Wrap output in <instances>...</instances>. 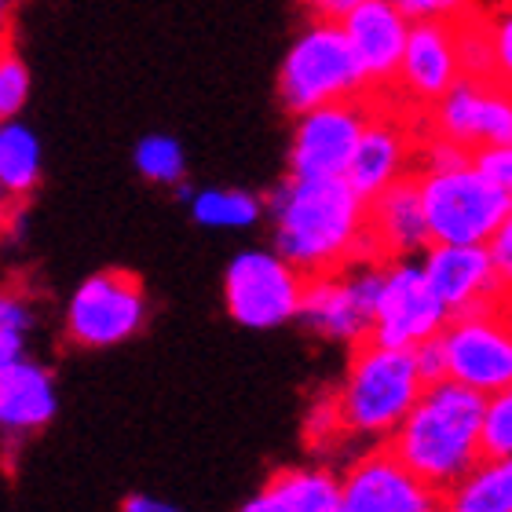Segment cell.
<instances>
[{
  "label": "cell",
  "mask_w": 512,
  "mask_h": 512,
  "mask_svg": "<svg viewBox=\"0 0 512 512\" xmlns=\"http://www.w3.org/2000/svg\"><path fill=\"white\" fill-rule=\"evenodd\" d=\"M487 37H491V52L494 66H498V77H509L512 70V15L509 11H494L491 22H487Z\"/></svg>",
  "instance_id": "obj_29"
},
{
  "label": "cell",
  "mask_w": 512,
  "mask_h": 512,
  "mask_svg": "<svg viewBox=\"0 0 512 512\" xmlns=\"http://www.w3.org/2000/svg\"><path fill=\"white\" fill-rule=\"evenodd\" d=\"M366 238L377 260H410L432 246L414 176L395 180L366 202Z\"/></svg>",
  "instance_id": "obj_18"
},
{
  "label": "cell",
  "mask_w": 512,
  "mask_h": 512,
  "mask_svg": "<svg viewBox=\"0 0 512 512\" xmlns=\"http://www.w3.org/2000/svg\"><path fill=\"white\" fill-rule=\"evenodd\" d=\"M406 22H469L480 15V0H388Z\"/></svg>",
  "instance_id": "obj_27"
},
{
  "label": "cell",
  "mask_w": 512,
  "mask_h": 512,
  "mask_svg": "<svg viewBox=\"0 0 512 512\" xmlns=\"http://www.w3.org/2000/svg\"><path fill=\"white\" fill-rule=\"evenodd\" d=\"M461 77L458 30L450 22H410L392 88L410 110H428Z\"/></svg>",
  "instance_id": "obj_15"
},
{
  "label": "cell",
  "mask_w": 512,
  "mask_h": 512,
  "mask_svg": "<svg viewBox=\"0 0 512 512\" xmlns=\"http://www.w3.org/2000/svg\"><path fill=\"white\" fill-rule=\"evenodd\" d=\"M0 326H11V330H26V326H30V308H26L19 297H11V293H0Z\"/></svg>",
  "instance_id": "obj_35"
},
{
  "label": "cell",
  "mask_w": 512,
  "mask_h": 512,
  "mask_svg": "<svg viewBox=\"0 0 512 512\" xmlns=\"http://www.w3.org/2000/svg\"><path fill=\"white\" fill-rule=\"evenodd\" d=\"M337 436H344V428H341V421H337V406H333V395H330V399H322V403L311 410L308 439L315 443V447H322V443L330 447Z\"/></svg>",
  "instance_id": "obj_30"
},
{
  "label": "cell",
  "mask_w": 512,
  "mask_h": 512,
  "mask_svg": "<svg viewBox=\"0 0 512 512\" xmlns=\"http://www.w3.org/2000/svg\"><path fill=\"white\" fill-rule=\"evenodd\" d=\"M59 410V392L48 366L22 355L19 363L0 370V432L8 439L33 436L52 425Z\"/></svg>",
  "instance_id": "obj_19"
},
{
  "label": "cell",
  "mask_w": 512,
  "mask_h": 512,
  "mask_svg": "<svg viewBox=\"0 0 512 512\" xmlns=\"http://www.w3.org/2000/svg\"><path fill=\"white\" fill-rule=\"evenodd\" d=\"M370 107L374 103L363 96L297 114L293 143H289V176H297V180L344 176L355 154V143L363 136L366 118H370Z\"/></svg>",
  "instance_id": "obj_11"
},
{
  "label": "cell",
  "mask_w": 512,
  "mask_h": 512,
  "mask_svg": "<svg viewBox=\"0 0 512 512\" xmlns=\"http://www.w3.org/2000/svg\"><path fill=\"white\" fill-rule=\"evenodd\" d=\"M425 282L450 315H465L476 308L505 304L509 278L494 271L491 256L483 246H428L421 260Z\"/></svg>",
  "instance_id": "obj_16"
},
{
  "label": "cell",
  "mask_w": 512,
  "mask_h": 512,
  "mask_svg": "<svg viewBox=\"0 0 512 512\" xmlns=\"http://www.w3.org/2000/svg\"><path fill=\"white\" fill-rule=\"evenodd\" d=\"M443 494L417 480L392 450H370L344 472L337 512H436Z\"/></svg>",
  "instance_id": "obj_13"
},
{
  "label": "cell",
  "mask_w": 512,
  "mask_h": 512,
  "mask_svg": "<svg viewBox=\"0 0 512 512\" xmlns=\"http://www.w3.org/2000/svg\"><path fill=\"white\" fill-rule=\"evenodd\" d=\"M381 271L384 260H355L341 271L308 278L297 319L326 341L363 344L370 337Z\"/></svg>",
  "instance_id": "obj_8"
},
{
  "label": "cell",
  "mask_w": 512,
  "mask_h": 512,
  "mask_svg": "<svg viewBox=\"0 0 512 512\" xmlns=\"http://www.w3.org/2000/svg\"><path fill=\"white\" fill-rule=\"evenodd\" d=\"M432 136H443L465 150L483 143H512V103L505 81L458 77L447 96L432 103Z\"/></svg>",
  "instance_id": "obj_12"
},
{
  "label": "cell",
  "mask_w": 512,
  "mask_h": 512,
  "mask_svg": "<svg viewBox=\"0 0 512 512\" xmlns=\"http://www.w3.org/2000/svg\"><path fill=\"white\" fill-rule=\"evenodd\" d=\"M264 213L275 227V253L304 278L330 275L355 260H377L366 238V202L344 176H289L271 191Z\"/></svg>",
  "instance_id": "obj_1"
},
{
  "label": "cell",
  "mask_w": 512,
  "mask_h": 512,
  "mask_svg": "<svg viewBox=\"0 0 512 512\" xmlns=\"http://www.w3.org/2000/svg\"><path fill=\"white\" fill-rule=\"evenodd\" d=\"M447 381L480 395L509 392L512 384V326L505 304L450 315L439 330Z\"/></svg>",
  "instance_id": "obj_6"
},
{
  "label": "cell",
  "mask_w": 512,
  "mask_h": 512,
  "mask_svg": "<svg viewBox=\"0 0 512 512\" xmlns=\"http://www.w3.org/2000/svg\"><path fill=\"white\" fill-rule=\"evenodd\" d=\"M483 249H487V256H491L494 271H498L502 278H509L512 275V220H505V224L483 242Z\"/></svg>",
  "instance_id": "obj_32"
},
{
  "label": "cell",
  "mask_w": 512,
  "mask_h": 512,
  "mask_svg": "<svg viewBox=\"0 0 512 512\" xmlns=\"http://www.w3.org/2000/svg\"><path fill=\"white\" fill-rule=\"evenodd\" d=\"M11 4H15V0H0V33H4V22H8V15H11Z\"/></svg>",
  "instance_id": "obj_38"
},
{
  "label": "cell",
  "mask_w": 512,
  "mask_h": 512,
  "mask_svg": "<svg viewBox=\"0 0 512 512\" xmlns=\"http://www.w3.org/2000/svg\"><path fill=\"white\" fill-rule=\"evenodd\" d=\"M421 388H425V381L417 374L414 352L384 348L374 341L355 344L348 374L333 395L344 436L388 443L406 410L421 395Z\"/></svg>",
  "instance_id": "obj_3"
},
{
  "label": "cell",
  "mask_w": 512,
  "mask_h": 512,
  "mask_svg": "<svg viewBox=\"0 0 512 512\" xmlns=\"http://www.w3.org/2000/svg\"><path fill=\"white\" fill-rule=\"evenodd\" d=\"M121 512H187V509L165 502V498H154V494H128L125 502H121Z\"/></svg>",
  "instance_id": "obj_36"
},
{
  "label": "cell",
  "mask_w": 512,
  "mask_h": 512,
  "mask_svg": "<svg viewBox=\"0 0 512 512\" xmlns=\"http://www.w3.org/2000/svg\"><path fill=\"white\" fill-rule=\"evenodd\" d=\"M304 282L275 249H246L224 271L227 315L246 330H278L297 319Z\"/></svg>",
  "instance_id": "obj_7"
},
{
  "label": "cell",
  "mask_w": 512,
  "mask_h": 512,
  "mask_svg": "<svg viewBox=\"0 0 512 512\" xmlns=\"http://www.w3.org/2000/svg\"><path fill=\"white\" fill-rule=\"evenodd\" d=\"M483 395L454 381H432L421 388L399 428L388 439V450L425 480L436 494H447L480 454Z\"/></svg>",
  "instance_id": "obj_2"
},
{
  "label": "cell",
  "mask_w": 512,
  "mask_h": 512,
  "mask_svg": "<svg viewBox=\"0 0 512 512\" xmlns=\"http://www.w3.org/2000/svg\"><path fill=\"white\" fill-rule=\"evenodd\" d=\"M436 512H458V509H450V505H443V502H439V509Z\"/></svg>",
  "instance_id": "obj_39"
},
{
  "label": "cell",
  "mask_w": 512,
  "mask_h": 512,
  "mask_svg": "<svg viewBox=\"0 0 512 512\" xmlns=\"http://www.w3.org/2000/svg\"><path fill=\"white\" fill-rule=\"evenodd\" d=\"M469 161L480 176L512 191V143H483V147L469 150Z\"/></svg>",
  "instance_id": "obj_28"
},
{
  "label": "cell",
  "mask_w": 512,
  "mask_h": 512,
  "mask_svg": "<svg viewBox=\"0 0 512 512\" xmlns=\"http://www.w3.org/2000/svg\"><path fill=\"white\" fill-rule=\"evenodd\" d=\"M8 220H11V198L4 194V187H0V231L8 227Z\"/></svg>",
  "instance_id": "obj_37"
},
{
  "label": "cell",
  "mask_w": 512,
  "mask_h": 512,
  "mask_svg": "<svg viewBox=\"0 0 512 512\" xmlns=\"http://www.w3.org/2000/svg\"><path fill=\"white\" fill-rule=\"evenodd\" d=\"M187 202H191L194 224L209 231H249L264 220L260 194L242 187H205V191H194Z\"/></svg>",
  "instance_id": "obj_23"
},
{
  "label": "cell",
  "mask_w": 512,
  "mask_h": 512,
  "mask_svg": "<svg viewBox=\"0 0 512 512\" xmlns=\"http://www.w3.org/2000/svg\"><path fill=\"white\" fill-rule=\"evenodd\" d=\"M417 161L414 125L403 110H388L384 103L370 107V118L363 125V136L355 143V154L344 169V180L363 202H370L384 187L410 176V165Z\"/></svg>",
  "instance_id": "obj_14"
},
{
  "label": "cell",
  "mask_w": 512,
  "mask_h": 512,
  "mask_svg": "<svg viewBox=\"0 0 512 512\" xmlns=\"http://www.w3.org/2000/svg\"><path fill=\"white\" fill-rule=\"evenodd\" d=\"M414 363H417V374H421V381L432 384V381H443V374H447V363H443V348H439V337H432V341L417 344L414 348Z\"/></svg>",
  "instance_id": "obj_31"
},
{
  "label": "cell",
  "mask_w": 512,
  "mask_h": 512,
  "mask_svg": "<svg viewBox=\"0 0 512 512\" xmlns=\"http://www.w3.org/2000/svg\"><path fill=\"white\" fill-rule=\"evenodd\" d=\"M363 96L366 81L352 59V48L344 41L341 22L311 19L293 37L286 59L278 66V99H282V107L297 118L304 110Z\"/></svg>",
  "instance_id": "obj_5"
},
{
  "label": "cell",
  "mask_w": 512,
  "mask_h": 512,
  "mask_svg": "<svg viewBox=\"0 0 512 512\" xmlns=\"http://www.w3.org/2000/svg\"><path fill=\"white\" fill-rule=\"evenodd\" d=\"M337 491L330 469H282L238 512H337Z\"/></svg>",
  "instance_id": "obj_20"
},
{
  "label": "cell",
  "mask_w": 512,
  "mask_h": 512,
  "mask_svg": "<svg viewBox=\"0 0 512 512\" xmlns=\"http://www.w3.org/2000/svg\"><path fill=\"white\" fill-rule=\"evenodd\" d=\"M480 454L487 461H509L512 458V392L483 395Z\"/></svg>",
  "instance_id": "obj_25"
},
{
  "label": "cell",
  "mask_w": 512,
  "mask_h": 512,
  "mask_svg": "<svg viewBox=\"0 0 512 512\" xmlns=\"http://www.w3.org/2000/svg\"><path fill=\"white\" fill-rule=\"evenodd\" d=\"M30 99V66L15 48H0V121L19 118Z\"/></svg>",
  "instance_id": "obj_26"
},
{
  "label": "cell",
  "mask_w": 512,
  "mask_h": 512,
  "mask_svg": "<svg viewBox=\"0 0 512 512\" xmlns=\"http://www.w3.org/2000/svg\"><path fill=\"white\" fill-rule=\"evenodd\" d=\"M41 139L30 125H22L19 118L0 121V187L11 202H22L37 191L41 183Z\"/></svg>",
  "instance_id": "obj_21"
},
{
  "label": "cell",
  "mask_w": 512,
  "mask_h": 512,
  "mask_svg": "<svg viewBox=\"0 0 512 512\" xmlns=\"http://www.w3.org/2000/svg\"><path fill=\"white\" fill-rule=\"evenodd\" d=\"M443 505L458 512H512V461L480 458L450 487Z\"/></svg>",
  "instance_id": "obj_22"
},
{
  "label": "cell",
  "mask_w": 512,
  "mask_h": 512,
  "mask_svg": "<svg viewBox=\"0 0 512 512\" xmlns=\"http://www.w3.org/2000/svg\"><path fill=\"white\" fill-rule=\"evenodd\" d=\"M136 169L143 180L161 183V187H176L187 176V154H183L180 139L165 136V132H150L136 143Z\"/></svg>",
  "instance_id": "obj_24"
},
{
  "label": "cell",
  "mask_w": 512,
  "mask_h": 512,
  "mask_svg": "<svg viewBox=\"0 0 512 512\" xmlns=\"http://www.w3.org/2000/svg\"><path fill=\"white\" fill-rule=\"evenodd\" d=\"M443 322H447V308L439 304L432 286L425 282L421 264L417 260H384L366 341L414 352L417 344L439 337Z\"/></svg>",
  "instance_id": "obj_10"
},
{
  "label": "cell",
  "mask_w": 512,
  "mask_h": 512,
  "mask_svg": "<svg viewBox=\"0 0 512 512\" xmlns=\"http://www.w3.org/2000/svg\"><path fill=\"white\" fill-rule=\"evenodd\" d=\"M432 246H483L512 220V191L472 169V161L450 169H421L414 176Z\"/></svg>",
  "instance_id": "obj_4"
},
{
  "label": "cell",
  "mask_w": 512,
  "mask_h": 512,
  "mask_svg": "<svg viewBox=\"0 0 512 512\" xmlns=\"http://www.w3.org/2000/svg\"><path fill=\"white\" fill-rule=\"evenodd\" d=\"M304 8H308V15L311 19H344L352 8H359L363 0H300Z\"/></svg>",
  "instance_id": "obj_34"
},
{
  "label": "cell",
  "mask_w": 512,
  "mask_h": 512,
  "mask_svg": "<svg viewBox=\"0 0 512 512\" xmlns=\"http://www.w3.org/2000/svg\"><path fill=\"white\" fill-rule=\"evenodd\" d=\"M22 355H26V330L0 326V370H8L11 363H19Z\"/></svg>",
  "instance_id": "obj_33"
},
{
  "label": "cell",
  "mask_w": 512,
  "mask_h": 512,
  "mask_svg": "<svg viewBox=\"0 0 512 512\" xmlns=\"http://www.w3.org/2000/svg\"><path fill=\"white\" fill-rule=\"evenodd\" d=\"M147 322V289L128 271L88 275L66 308V333L81 348H114L132 341Z\"/></svg>",
  "instance_id": "obj_9"
},
{
  "label": "cell",
  "mask_w": 512,
  "mask_h": 512,
  "mask_svg": "<svg viewBox=\"0 0 512 512\" xmlns=\"http://www.w3.org/2000/svg\"><path fill=\"white\" fill-rule=\"evenodd\" d=\"M337 22H341L344 41L352 48V59L366 81V92H388L399 59H403L410 22L388 0H363L359 8H352Z\"/></svg>",
  "instance_id": "obj_17"
}]
</instances>
